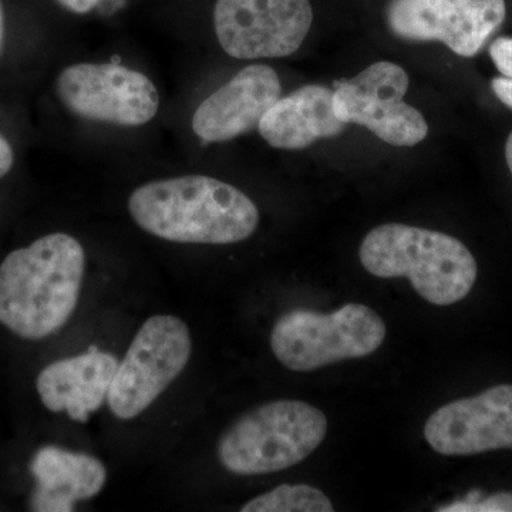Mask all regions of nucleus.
<instances>
[{"label":"nucleus","mask_w":512,"mask_h":512,"mask_svg":"<svg viewBox=\"0 0 512 512\" xmlns=\"http://www.w3.org/2000/svg\"><path fill=\"white\" fill-rule=\"evenodd\" d=\"M86 252L72 235L53 232L10 252L0 264V323L13 335H55L79 305Z\"/></svg>","instance_id":"obj_1"},{"label":"nucleus","mask_w":512,"mask_h":512,"mask_svg":"<svg viewBox=\"0 0 512 512\" xmlns=\"http://www.w3.org/2000/svg\"><path fill=\"white\" fill-rule=\"evenodd\" d=\"M138 227L177 244L228 245L251 237L259 224L255 202L234 185L192 174L140 185L128 198Z\"/></svg>","instance_id":"obj_2"},{"label":"nucleus","mask_w":512,"mask_h":512,"mask_svg":"<svg viewBox=\"0 0 512 512\" xmlns=\"http://www.w3.org/2000/svg\"><path fill=\"white\" fill-rule=\"evenodd\" d=\"M359 258L377 278H409L421 298L437 306L463 301L477 281L476 258L463 242L410 225L373 229L360 245Z\"/></svg>","instance_id":"obj_3"},{"label":"nucleus","mask_w":512,"mask_h":512,"mask_svg":"<svg viewBox=\"0 0 512 512\" xmlns=\"http://www.w3.org/2000/svg\"><path fill=\"white\" fill-rule=\"evenodd\" d=\"M326 431L328 419L312 404L276 400L234 421L218 441V458L237 476L278 473L311 456Z\"/></svg>","instance_id":"obj_4"},{"label":"nucleus","mask_w":512,"mask_h":512,"mask_svg":"<svg viewBox=\"0 0 512 512\" xmlns=\"http://www.w3.org/2000/svg\"><path fill=\"white\" fill-rule=\"evenodd\" d=\"M386 338L383 319L369 306L348 303L338 311L286 312L271 332L276 359L293 372H311L348 359L372 355Z\"/></svg>","instance_id":"obj_5"},{"label":"nucleus","mask_w":512,"mask_h":512,"mask_svg":"<svg viewBox=\"0 0 512 512\" xmlns=\"http://www.w3.org/2000/svg\"><path fill=\"white\" fill-rule=\"evenodd\" d=\"M192 336L178 316L154 315L138 329L111 382L107 406L119 420H133L153 406L190 363Z\"/></svg>","instance_id":"obj_6"},{"label":"nucleus","mask_w":512,"mask_h":512,"mask_svg":"<svg viewBox=\"0 0 512 512\" xmlns=\"http://www.w3.org/2000/svg\"><path fill=\"white\" fill-rule=\"evenodd\" d=\"M410 80L392 62H377L353 77L336 83L333 111L345 124H357L394 147H413L429 134L419 110L404 103Z\"/></svg>","instance_id":"obj_7"},{"label":"nucleus","mask_w":512,"mask_h":512,"mask_svg":"<svg viewBox=\"0 0 512 512\" xmlns=\"http://www.w3.org/2000/svg\"><path fill=\"white\" fill-rule=\"evenodd\" d=\"M56 92L74 116L123 127L144 126L156 117L160 96L146 74L114 63L66 67Z\"/></svg>","instance_id":"obj_8"},{"label":"nucleus","mask_w":512,"mask_h":512,"mask_svg":"<svg viewBox=\"0 0 512 512\" xmlns=\"http://www.w3.org/2000/svg\"><path fill=\"white\" fill-rule=\"evenodd\" d=\"M312 22L311 0H217L214 9L218 42L241 60L291 56Z\"/></svg>","instance_id":"obj_9"},{"label":"nucleus","mask_w":512,"mask_h":512,"mask_svg":"<svg viewBox=\"0 0 512 512\" xmlns=\"http://www.w3.org/2000/svg\"><path fill=\"white\" fill-rule=\"evenodd\" d=\"M505 0H392L387 23L413 42H441L458 56H476L505 20Z\"/></svg>","instance_id":"obj_10"},{"label":"nucleus","mask_w":512,"mask_h":512,"mask_svg":"<svg viewBox=\"0 0 512 512\" xmlns=\"http://www.w3.org/2000/svg\"><path fill=\"white\" fill-rule=\"evenodd\" d=\"M424 437L443 456H474L512 447V384L456 400L431 414Z\"/></svg>","instance_id":"obj_11"},{"label":"nucleus","mask_w":512,"mask_h":512,"mask_svg":"<svg viewBox=\"0 0 512 512\" xmlns=\"http://www.w3.org/2000/svg\"><path fill=\"white\" fill-rule=\"evenodd\" d=\"M281 93V80L272 67L251 64L202 101L192 116V131L205 143L234 140L258 128Z\"/></svg>","instance_id":"obj_12"},{"label":"nucleus","mask_w":512,"mask_h":512,"mask_svg":"<svg viewBox=\"0 0 512 512\" xmlns=\"http://www.w3.org/2000/svg\"><path fill=\"white\" fill-rule=\"evenodd\" d=\"M120 360L113 353L92 349L47 365L36 379L43 406L52 413H67L77 423L107 403Z\"/></svg>","instance_id":"obj_13"},{"label":"nucleus","mask_w":512,"mask_h":512,"mask_svg":"<svg viewBox=\"0 0 512 512\" xmlns=\"http://www.w3.org/2000/svg\"><path fill=\"white\" fill-rule=\"evenodd\" d=\"M30 473L36 481L32 508L42 512L74 511V505L92 500L107 483V468L99 458L59 446L39 448Z\"/></svg>","instance_id":"obj_14"},{"label":"nucleus","mask_w":512,"mask_h":512,"mask_svg":"<svg viewBox=\"0 0 512 512\" xmlns=\"http://www.w3.org/2000/svg\"><path fill=\"white\" fill-rule=\"evenodd\" d=\"M346 126L333 111V90L308 84L276 101L258 130L271 147L303 150L320 138L339 136Z\"/></svg>","instance_id":"obj_15"},{"label":"nucleus","mask_w":512,"mask_h":512,"mask_svg":"<svg viewBox=\"0 0 512 512\" xmlns=\"http://www.w3.org/2000/svg\"><path fill=\"white\" fill-rule=\"evenodd\" d=\"M242 512H332L333 505L318 488L308 484H282L258 495Z\"/></svg>","instance_id":"obj_16"},{"label":"nucleus","mask_w":512,"mask_h":512,"mask_svg":"<svg viewBox=\"0 0 512 512\" xmlns=\"http://www.w3.org/2000/svg\"><path fill=\"white\" fill-rule=\"evenodd\" d=\"M490 56L501 77H495L491 89L505 106L512 109V37L495 39L490 47Z\"/></svg>","instance_id":"obj_17"},{"label":"nucleus","mask_w":512,"mask_h":512,"mask_svg":"<svg viewBox=\"0 0 512 512\" xmlns=\"http://www.w3.org/2000/svg\"><path fill=\"white\" fill-rule=\"evenodd\" d=\"M439 512H512V494L500 493L483 497L481 491L467 494L464 500L437 508Z\"/></svg>","instance_id":"obj_18"},{"label":"nucleus","mask_w":512,"mask_h":512,"mask_svg":"<svg viewBox=\"0 0 512 512\" xmlns=\"http://www.w3.org/2000/svg\"><path fill=\"white\" fill-rule=\"evenodd\" d=\"M15 163V154L8 140L0 134V178L10 173Z\"/></svg>","instance_id":"obj_19"},{"label":"nucleus","mask_w":512,"mask_h":512,"mask_svg":"<svg viewBox=\"0 0 512 512\" xmlns=\"http://www.w3.org/2000/svg\"><path fill=\"white\" fill-rule=\"evenodd\" d=\"M56 2L64 9L70 10V12L84 15V13H89L90 10L96 8L100 0H56Z\"/></svg>","instance_id":"obj_20"},{"label":"nucleus","mask_w":512,"mask_h":512,"mask_svg":"<svg viewBox=\"0 0 512 512\" xmlns=\"http://www.w3.org/2000/svg\"><path fill=\"white\" fill-rule=\"evenodd\" d=\"M3 43H5V13H3L2 0H0V55L3 52Z\"/></svg>","instance_id":"obj_21"},{"label":"nucleus","mask_w":512,"mask_h":512,"mask_svg":"<svg viewBox=\"0 0 512 512\" xmlns=\"http://www.w3.org/2000/svg\"><path fill=\"white\" fill-rule=\"evenodd\" d=\"M505 160H507L512 175V131L507 138V143H505Z\"/></svg>","instance_id":"obj_22"}]
</instances>
